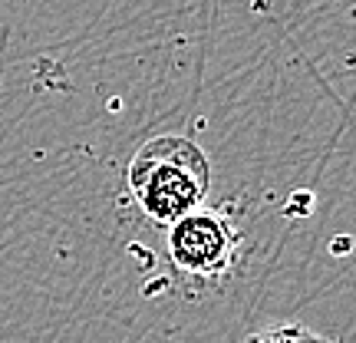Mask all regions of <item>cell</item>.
Here are the masks:
<instances>
[{"label":"cell","mask_w":356,"mask_h":343,"mask_svg":"<svg viewBox=\"0 0 356 343\" xmlns=\"http://www.w3.org/2000/svg\"><path fill=\"white\" fill-rule=\"evenodd\" d=\"M208 178L211 172L204 152L195 142L178 136H159L145 142L129 168V185L142 212L165 225L202 205Z\"/></svg>","instance_id":"cell-1"},{"label":"cell","mask_w":356,"mask_h":343,"mask_svg":"<svg viewBox=\"0 0 356 343\" xmlns=\"http://www.w3.org/2000/svg\"><path fill=\"white\" fill-rule=\"evenodd\" d=\"M244 343H333L323 333L300 327V324H280V327H267V330L248 337Z\"/></svg>","instance_id":"cell-3"},{"label":"cell","mask_w":356,"mask_h":343,"mask_svg":"<svg viewBox=\"0 0 356 343\" xmlns=\"http://www.w3.org/2000/svg\"><path fill=\"white\" fill-rule=\"evenodd\" d=\"M168 251L188 274H221L234 261V228L225 215L208 208H191L172 221Z\"/></svg>","instance_id":"cell-2"}]
</instances>
